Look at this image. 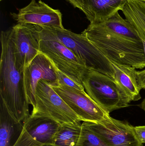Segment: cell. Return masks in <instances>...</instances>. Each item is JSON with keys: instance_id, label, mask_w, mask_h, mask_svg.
Listing matches in <instances>:
<instances>
[{"instance_id": "cell-5", "label": "cell", "mask_w": 145, "mask_h": 146, "mask_svg": "<svg viewBox=\"0 0 145 146\" xmlns=\"http://www.w3.org/2000/svg\"><path fill=\"white\" fill-rule=\"evenodd\" d=\"M49 29L59 41L84 62L88 69L114 79V70L110 61L82 33L77 34L65 28Z\"/></svg>"}, {"instance_id": "cell-9", "label": "cell", "mask_w": 145, "mask_h": 146, "mask_svg": "<svg viewBox=\"0 0 145 146\" xmlns=\"http://www.w3.org/2000/svg\"><path fill=\"white\" fill-rule=\"evenodd\" d=\"M108 146H143L134 127L110 116L100 123L83 122Z\"/></svg>"}, {"instance_id": "cell-18", "label": "cell", "mask_w": 145, "mask_h": 146, "mask_svg": "<svg viewBox=\"0 0 145 146\" xmlns=\"http://www.w3.org/2000/svg\"><path fill=\"white\" fill-rule=\"evenodd\" d=\"M77 146H108L98 135L82 123L81 133Z\"/></svg>"}, {"instance_id": "cell-20", "label": "cell", "mask_w": 145, "mask_h": 146, "mask_svg": "<svg viewBox=\"0 0 145 146\" xmlns=\"http://www.w3.org/2000/svg\"><path fill=\"white\" fill-rule=\"evenodd\" d=\"M13 146H46L33 139L23 128L18 139Z\"/></svg>"}, {"instance_id": "cell-11", "label": "cell", "mask_w": 145, "mask_h": 146, "mask_svg": "<svg viewBox=\"0 0 145 146\" xmlns=\"http://www.w3.org/2000/svg\"><path fill=\"white\" fill-rule=\"evenodd\" d=\"M45 80L51 85L58 82L55 68L50 60L39 53L25 68L24 81L27 101L32 107L35 106V92L39 82Z\"/></svg>"}, {"instance_id": "cell-4", "label": "cell", "mask_w": 145, "mask_h": 146, "mask_svg": "<svg viewBox=\"0 0 145 146\" xmlns=\"http://www.w3.org/2000/svg\"><path fill=\"white\" fill-rule=\"evenodd\" d=\"M39 51L46 56L55 68L80 84L88 68L81 59L58 40L47 27L40 26Z\"/></svg>"}, {"instance_id": "cell-13", "label": "cell", "mask_w": 145, "mask_h": 146, "mask_svg": "<svg viewBox=\"0 0 145 146\" xmlns=\"http://www.w3.org/2000/svg\"><path fill=\"white\" fill-rule=\"evenodd\" d=\"M127 0H83L81 11L90 23H99L109 19L121 10Z\"/></svg>"}, {"instance_id": "cell-6", "label": "cell", "mask_w": 145, "mask_h": 146, "mask_svg": "<svg viewBox=\"0 0 145 146\" xmlns=\"http://www.w3.org/2000/svg\"><path fill=\"white\" fill-rule=\"evenodd\" d=\"M35 100L31 115L47 117L60 124L81 121L47 81L41 80L38 82Z\"/></svg>"}, {"instance_id": "cell-22", "label": "cell", "mask_w": 145, "mask_h": 146, "mask_svg": "<svg viewBox=\"0 0 145 146\" xmlns=\"http://www.w3.org/2000/svg\"><path fill=\"white\" fill-rule=\"evenodd\" d=\"M137 78L139 86L141 89H145V69L137 72Z\"/></svg>"}, {"instance_id": "cell-17", "label": "cell", "mask_w": 145, "mask_h": 146, "mask_svg": "<svg viewBox=\"0 0 145 146\" xmlns=\"http://www.w3.org/2000/svg\"><path fill=\"white\" fill-rule=\"evenodd\" d=\"M81 121L60 124L52 146H77L82 131Z\"/></svg>"}, {"instance_id": "cell-19", "label": "cell", "mask_w": 145, "mask_h": 146, "mask_svg": "<svg viewBox=\"0 0 145 146\" xmlns=\"http://www.w3.org/2000/svg\"><path fill=\"white\" fill-rule=\"evenodd\" d=\"M54 68H55L57 78H58L57 83L66 85L73 88H76L81 91H85L83 84L78 83L70 77L67 76V75L60 72L55 67Z\"/></svg>"}, {"instance_id": "cell-16", "label": "cell", "mask_w": 145, "mask_h": 146, "mask_svg": "<svg viewBox=\"0 0 145 146\" xmlns=\"http://www.w3.org/2000/svg\"><path fill=\"white\" fill-rule=\"evenodd\" d=\"M121 10L138 34L145 36V0H127Z\"/></svg>"}, {"instance_id": "cell-12", "label": "cell", "mask_w": 145, "mask_h": 146, "mask_svg": "<svg viewBox=\"0 0 145 146\" xmlns=\"http://www.w3.org/2000/svg\"><path fill=\"white\" fill-rule=\"evenodd\" d=\"M60 125L50 117L30 115L23 123V128L37 142L46 146H52Z\"/></svg>"}, {"instance_id": "cell-1", "label": "cell", "mask_w": 145, "mask_h": 146, "mask_svg": "<svg viewBox=\"0 0 145 146\" xmlns=\"http://www.w3.org/2000/svg\"><path fill=\"white\" fill-rule=\"evenodd\" d=\"M0 94L9 110L19 122L30 116L29 104L25 92L24 71L16 64L10 30L1 34Z\"/></svg>"}, {"instance_id": "cell-8", "label": "cell", "mask_w": 145, "mask_h": 146, "mask_svg": "<svg viewBox=\"0 0 145 146\" xmlns=\"http://www.w3.org/2000/svg\"><path fill=\"white\" fill-rule=\"evenodd\" d=\"M13 43L16 64L19 69L25 68L40 53V26L18 23L9 28Z\"/></svg>"}, {"instance_id": "cell-23", "label": "cell", "mask_w": 145, "mask_h": 146, "mask_svg": "<svg viewBox=\"0 0 145 146\" xmlns=\"http://www.w3.org/2000/svg\"><path fill=\"white\" fill-rule=\"evenodd\" d=\"M72 5L74 7L81 10L83 6V0H66Z\"/></svg>"}, {"instance_id": "cell-24", "label": "cell", "mask_w": 145, "mask_h": 146, "mask_svg": "<svg viewBox=\"0 0 145 146\" xmlns=\"http://www.w3.org/2000/svg\"><path fill=\"white\" fill-rule=\"evenodd\" d=\"M139 106L144 111L145 113V98L143 100L142 102L140 103V104L139 105Z\"/></svg>"}, {"instance_id": "cell-10", "label": "cell", "mask_w": 145, "mask_h": 146, "mask_svg": "<svg viewBox=\"0 0 145 146\" xmlns=\"http://www.w3.org/2000/svg\"><path fill=\"white\" fill-rule=\"evenodd\" d=\"M11 16L18 23L30 24L52 29H63L62 13L54 9L41 0H31L30 3L19 10L11 13Z\"/></svg>"}, {"instance_id": "cell-14", "label": "cell", "mask_w": 145, "mask_h": 146, "mask_svg": "<svg viewBox=\"0 0 145 146\" xmlns=\"http://www.w3.org/2000/svg\"><path fill=\"white\" fill-rule=\"evenodd\" d=\"M111 64L114 70V80L120 88L131 102L140 100L141 98V89L137 80V69L115 62H111Z\"/></svg>"}, {"instance_id": "cell-25", "label": "cell", "mask_w": 145, "mask_h": 146, "mask_svg": "<svg viewBox=\"0 0 145 146\" xmlns=\"http://www.w3.org/2000/svg\"><path fill=\"white\" fill-rule=\"evenodd\" d=\"M3 1V0H1V1Z\"/></svg>"}, {"instance_id": "cell-7", "label": "cell", "mask_w": 145, "mask_h": 146, "mask_svg": "<svg viewBox=\"0 0 145 146\" xmlns=\"http://www.w3.org/2000/svg\"><path fill=\"white\" fill-rule=\"evenodd\" d=\"M51 85L81 121L100 123L110 116L89 96L86 91L58 83Z\"/></svg>"}, {"instance_id": "cell-15", "label": "cell", "mask_w": 145, "mask_h": 146, "mask_svg": "<svg viewBox=\"0 0 145 146\" xmlns=\"http://www.w3.org/2000/svg\"><path fill=\"white\" fill-rule=\"evenodd\" d=\"M23 129V123L12 115L0 97V146H13Z\"/></svg>"}, {"instance_id": "cell-3", "label": "cell", "mask_w": 145, "mask_h": 146, "mask_svg": "<svg viewBox=\"0 0 145 146\" xmlns=\"http://www.w3.org/2000/svg\"><path fill=\"white\" fill-rule=\"evenodd\" d=\"M82 84L89 96L109 114L128 107L131 102L114 79L103 73L88 69Z\"/></svg>"}, {"instance_id": "cell-21", "label": "cell", "mask_w": 145, "mask_h": 146, "mask_svg": "<svg viewBox=\"0 0 145 146\" xmlns=\"http://www.w3.org/2000/svg\"><path fill=\"white\" fill-rule=\"evenodd\" d=\"M135 131L142 144H145V125L134 127Z\"/></svg>"}, {"instance_id": "cell-2", "label": "cell", "mask_w": 145, "mask_h": 146, "mask_svg": "<svg viewBox=\"0 0 145 146\" xmlns=\"http://www.w3.org/2000/svg\"><path fill=\"white\" fill-rule=\"evenodd\" d=\"M82 33L111 62L145 68V54L142 42L128 39L111 32L96 23H90Z\"/></svg>"}]
</instances>
